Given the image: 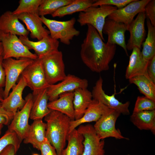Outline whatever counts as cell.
Here are the masks:
<instances>
[{
	"label": "cell",
	"mask_w": 155,
	"mask_h": 155,
	"mask_svg": "<svg viewBox=\"0 0 155 155\" xmlns=\"http://www.w3.org/2000/svg\"><path fill=\"white\" fill-rule=\"evenodd\" d=\"M87 25L86 36L81 45V59L93 72L107 71L115 55L116 45L105 43L97 30L91 25Z\"/></svg>",
	"instance_id": "obj_1"
},
{
	"label": "cell",
	"mask_w": 155,
	"mask_h": 155,
	"mask_svg": "<svg viewBox=\"0 0 155 155\" xmlns=\"http://www.w3.org/2000/svg\"><path fill=\"white\" fill-rule=\"evenodd\" d=\"M44 118L46 122V137L55 148L57 155H61L69 133L72 120L65 114L53 110Z\"/></svg>",
	"instance_id": "obj_2"
},
{
	"label": "cell",
	"mask_w": 155,
	"mask_h": 155,
	"mask_svg": "<svg viewBox=\"0 0 155 155\" xmlns=\"http://www.w3.org/2000/svg\"><path fill=\"white\" fill-rule=\"evenodd\" d=\"M117 9L116 7L111 5H103L98 7L91 6L80 12L77 20L82 26L87 25L92 26L104 41L102 29L106 18Z\"/></svg>",
	"instance_id": "obj_3"
},
{
	"label": "cell",
	"mask_w": 155,
	"mask_h": 155,
	"mask_svg": "<svg viewBox=\"0 0 155 155\" xmlns=\"http://www.w3.org/2000/svg\"><path fill=\"white\" fill-rule=\"evenodd\" d=\"M42 21L49 29L50 36L65 45H69L70 41L78 36L80 32L74 27L75 18L73 17L65 21H59L40 17Z\"/></svg>",
	"instance_id": "obj_4"
},
{
	"label": "cell",
	"mask_w": 155,
	"mask_h": 155,
	"mask_svg": "<svg viewBox=\"0 0 155 155\" xmlns=\"http://www.w3.org/2000/svg\"><path fill=\"white\" fill-rule=\"evenodd\" d=\"M38 58L41 61L46 81L49 85L55 84L65 78L67 75L61 51H55Z\"/></svg>",
	"instance_id": "obj_5"
},
{
	"label": "cell",
	"mask_w": 155,
	"mask_h": 155,
	"mask_svg": "<svg viewBox=\"0 0 155 155\" xmlns=\"http://www.w3.org/2000/svg\"><path fill=\"white\" fill-rule=\"evenodd\" d=\"M0 42L3 47V59L26 58L34 60L38 58L37 55L32 53L23 44L16 35L0 31Z\"/></svg>",
	"instance_id": "obj_6"
},
{
	"label": "cell",
	"mask_w": 155,
	"mask_h": 155,
	"mask_svg": "<svg viewBox=\"0 0 155 155\" xmlns=\"http://www.w3.org/2000/svg\"><path fill=\"white\" fill-rule=\"evenodd\" d=\"M34 60L26 58L18 59L9 58L3 59L2 65L5 77L4 89V99L8 96L11 89L16 84L17 80L23 71Z\"/></svg>",
	"instance_id": "obj_7"
},
{
	"label": "cell",
	"mask_w": 155,
	"mask_h": 155,
	"mask_svg": "<svg viewBox=\"0 0 155 155\" xmlns=\"http://www.w3.org/2000/svg\"><path fill=\"white\" fill-rule=\"evenodd\" d=\"M121 114L118 111L109 108L96 122L93 127L100 139L104 140L109 137L118 139H129L123 136L120 131L115 127L116 121Z\"/></svg>",
	"instance_id": "obj_8"
},
{
	"label": "cell",
	"mask_w": 155,
	"mask_h": 155,
	"mask_svg": "<svg viewBox=\"0 0 155 155\" xmlns=\"http://www.w3.org/2000/svg\"><path fill=\"white\" fill-rule=\"evenodd\" d=\"M21 75L27 86L32 91L33 95L47 88L49 85L46 81L41 61L38 58L34 60L25 69Z\"/></svg>",
	"instance_id": "obj_9"
},
{
	"label": "cell",
	"mask_w": 155,
	"mask_h": 155,
	"mask_svg": "<svg viewBox=\"0 0 155 155\" xmlns=\"http://www.w3.org/2000/svg\"><path fill=\"white\" fill-rule=\"evenodd\" d=\"M25 100L26 102L24 106L14 115L8 127V129L14 132L22 141L26 137L30 127L28 120L33 102L32 94H28Z\"/></svg>",
	"instance_id": "obj_10"
},
{
	"label": "cell",
	"mask_w": 155,
	"mask_h": 155,
	"mask_svg": "<svg viewBox=\"0 0 155 155\" xmlns=\"http://www.w3.org/2000/svg\"><path fill=\"white\" fill-rule=\"evenodd\" d=\"M88 82L74 75L69 74L59 83L49 85L47 88L49 100L52 101L57 99L61 94L74 92L79 88H87Z\"/></svg>",
	"instance_id": "obj_11"
},
{
	"label": "cell",
	"mask_w": 155,
	"mask_h": 155,
	"mask_svg": "<svg viewBox=\"0 0 155 155\" xmlns=\"http://www.w3.org/2000/svg\"><path fill=\"white\" fill-rule=\"evenodd\" d=\"M84 137V150L82 155H104V140L97 135L93 126L81 125L77 129Z\"/></svg>",
	"instance_id": "obj_12"
},
{
	"label": "cell",
	"mask_w": 155,
	"mask_h": 155,
	"mask_svg": "<svg viewBox=\"0 0 155 155\" xmlns=\"http://www.w3.org/2000/svg\"><path fill=\"white\" fill-rule=\"evenodd\" d=\"M103 80L100 76L93 87L92 92V98L98 101L108 108L115 110L123 115L130 114L129 106L130 102L127 101L123 103L115 97V94L111 95L107 94L102 88Z\"/></svg>",
	"instance_id": "obj_13"
},
{
	"label": "cell",
	"mask_w": 155,
	"mask_h": 155,
	"mask_svg": "<svg viewBox=\"0 0 155 155\" xmlns=\"http://www.w3.org/2000/svg\"><path fill=\"white\" fill-rule=\"evenodd\" d=\"M150 1L134 0L124 7L115 11L107 18L128 25L136 15L144 11L145 7Z\"/></svg>",
	"instance_id": "obj_14"
},
{
	"label": "cell",
	"mask_w": 155,
	"mask_h": 155,
	"mask_svg": "<svg viewBox=\"0 0 155 155\" xmlns=\"http://www.w3.org/2000/svg\"><path fill=\"white\" fill-rule=\"evenodd\" d=\"M127 29V25L107 18L103 28L102 33L108 36L107 42L120 46L128 55L125 38V33Z\"/></svg>",
	"instance_id": "obj_15"
},
{
	"label": "cell",
	"mask_w": 155,
	"mask_h": 155,
	"mask_svg": "<svg viewBox=\"0 0 155 155\" xmlns=\"http://www.w3.org/2000/svg\"><path fill=\"white\" fill-rule=\"evenodd\" d=\"M146 18L144 11L140 12L136 18L127 25V30L129 32L130 35L126 44L127 50H132L134 47L140 49L145 35Z\"/></svg>",
	"instance_id": "obj_16"
},
{
	"label": "cell",
	"mask_w": 155,
	"mask_h": 155,
	"mask_svg": "<svg viewBox=\"0 0 155 155\" xmlns=\"http://www.w3.org/2000/svg\"><path fill=\"white\" fill-rule=\"evenodd\" d=\"M19 38L23 44L29 50H34L35 54L39 58L51 53L58 50L59 41L53 38L49 35L36 42L30 40L28 36H19Z\"/></svg>",
	"instance_id": "obj_17"
},
{
	"label": "cell",
	"mask_w": 155,
	"mask_h": 155,
	"mask_svg": "<svg viewBox=\"0 0 155 155\" xmlns=\"http://www.w3.org/2000/svg\"><path fill=\"white\" fill-rule=\"evenodd\" d=\"M27 84L21 76L17 84L12 88V91L3 100L2 107L14 115L24 106L26 101L22 97L23 92Z\"/></svg>",
	"instance_id": "obj_18"
},
{
	"label": "cell",
	"mask_w": 155,
	"mask_h": 155,
	"mask_svg": "<svg viewBox=\"0 0 155 155\" xmlns=\"http://www.w3.org/2000/svg\"><path fill=\"white\" fill-rule=\"evenodd\" d=\"M17 15L26 25L31 38L39 40L49 35V31L43 27L40 17L37 13H26Z\"/></svg>",
	"instance_id": "obj_19"
},
{
	"label": "cell",
	"mask_w": 155,
	"mask_h": 155,
	"mask_svg": "<svg viewBox=\"0 0 155 155\" xmlns=\"http://www.w3.org/2000/svg\"><path fill=\"white\" fill-rule=\"evenodd\" d=\"M109 109L100 102L93 99L82 117L77 120L71 121L69 133L82 124L96 122Z\"/></svg>",
	"instance_id": "obj_20"
},
{
	"label": "cell",
	"mask_w": 155,
	"mask_h": 155,
	"mask_svg": "<svg viewBox=\"0 0 155 155\" xmlns=\"http://www.w3.org/2000/svg\"><path fill=\"white\" fill-rule=\"evenodd\" d=\"M0 31L20 36H28L30 33L20 22L17 16L7 11L0 16Z\"/></svg>",
	"instance_id": "obj_21"
},
{
	"label": "cell",
	"mask_w": 155,
	"mask_h": 155,
	"mask_svg": "<svg viewBox=\"0 0 155 155\" xmlns=\"http://www.w3.org/2000/svg\"><path fill=\"white\" fill-rule=\"evenodd\" d=\"M140 49L137 47L132 49L125 72V77L127 79L141 75L149 77L147 69L149 61L144 58Z\"/></svg>",
	"instance_id": "obj_22"
},
{
	"label": "cell",
	"mask_w": 155,
	"mask_h": 155,
	"mask_svg": "<svg viewBox=\"0 0 155 155\" xmlns=\"http://www.w3.org/2000/svg\"><path fill=\"white\" fill-rule=\"evenodd\" d=\"M46 123L43 122L42 119L34 120L23 140L24 143L30 144L33 147L39 150L40 146L46 138Z\"/></svg>",
	"instance_id": "obj_23"
},
{
	"label": "cell",
	"mask_w": 155,
	"mask_h": 155,
	"mask_svg": "<svg viewBox=\"0 0 155 155\" xmlns=\"http://www.w3.org/2000/svg\"><path fill=\"white\" fill-rule=\"evenodd\" d=\"M73 92H67L60 95L57 99L48 103L51 110L56 111L67 116L72 120L75 119L73 106Z\"/></svg>",
	"instance_id": "obj_24"
},
{
	"label": "cell",
	"mask_w": 155,
	"mask_h": 155,
	"mask_svg": "<svg viewBox=\"0 0 155 155\" xmlns=\"http://www.w3.org/2000/svg\"><path fill=\"white\" fill-rule=\"evenodd\" d=\"M33 102L30 119L33 120L44 117L51 111L48 107L49 98L47 88L43 89L33 95Z\"/></svg>",
	"instance_id": "obj_25"
},
{
	"label": "cell",
	"mask_w": 155,
	"mask_h": 155,
	"mask_svg": "<svg viewBox=\"0 0 155 155\" xmlns=\"http://www.w3.org/2000/svg\"><path fill=\"white\" fill-rule=\"evenodd\" d=\"M73 93L74 120H77L84 115L92 100V92L87 88H79L75 90Z\"/></svg>",
	"instance_id": "obj_26"
},
{
	"label": "cell",
	"mask_w": 155,
	"mask_h": 155,
	"mask_svg": "<svg viewBox=\"0 0 155 155\" xmlns=\"http://www.w3.org/2000/svg\"><path fill=\"white\" fill-rule=\"evenodd\" d=\"M130 120L138 129L150 130L155 134V110L133 112Z\"/></svg>",
	"instance_id": "obj_27"
},
{
	"label": "cell",
	"mask_w": 155,
	"mask_h": 155,
	"mask_svg": "<svg viewBox=\"0 0 155 155\" xmlns=\"http://www.w3.org/2000/svg\"><path fill=\"white\" fill-rule=\"evenodd\" d=\"M84 137L76 129L71 131L67 139L68 144L61 155H82L84 150Z\"/></svg>",
	"instance_id": "obj_28"
},
{
	"label": "cell",
	"mask_w": 155,
	"mask_h": 155,
	"mask_svg": "<svg viewBox=\"0 0 155 155\" xmlns=\"http://www.w3.org/2000/svg\"><path fill=\"white\" fill-rule=\"evenodd\" d=\"M95 0H73L70 3L60 8L51 14L53 17L62 18L74 13L83 11L92 6Z\"/></svg>",
	"instance_id": "obj_29"
},
{
	"label": "cell",
	"mask_w": 155,
	"mask_h": 155,
	"mask_svg": "<svg viewBox=\"0 0 155 155\" xmlns=\"http://www.w3.org/2000/svg\"><path fill=\"white\" fill-rule=\"evenodd\" d=\"M128 80L130 84L136 85L140 92L145 96L155 101V84L149 77L141 75L135 76Z\"/></svg>",
	"instance_id": "obj_30"
},
{
	"label": "cell",
	"mask_w": 155,
	"mask_h": 155,
	"mask_svg": "<svg viewBox=\"0 0 155 155\" xmlns=\"http://www.w3.org/2000/svg\"><path fill=\"white\" fill-rule=\"evenodd\" d=\"M146 24L148 30L147 36L143 44L141 53L144 58L149 61L155 55V27L152 25L148 18Z\"/></svg>",
	"instance_id": "obj_31"
},
{
	"label": "cell",
	"mask_w": 155,
	"mask_h": 155,
	"mask_svg": "<svg viewBox=\"0 0 155 155\" xmlns=\"http://www.w3.org/2000/svg\"><path fill=\"white\" fill-rule=\"evenodd\" d=\"M73 0H43L38 11L40 16L52 14L61 7L71 3Z\"/></svg>",
	"instance_id": "obj_32"
},
{
	"label": "cell",
	"mask_w": 155,
	"mask_h": 155,
	"mask_svg": "<svg viewBox=\"0 0 155 155\" xmlns=\"http://www.w3.org/2000/svg\"><path fill=\"white\" fill-rule=\"evenodd\" d=\"M43 0H20L17 8L13 12L15 15L23 13H36Z\"/></svg>",
	"instance_id": "obj_33"
},
{
	"label": "cell",
	"mask_w": 155,
	"mask_h": 155,
	"mask_svg": "<svg viewBox=\"0 0 155 155\" xmlns=\"http://www.w3.org/2000/svg\"><path fill=\"white\" fill-rule=\"evenodd\" d=\"M22 140L14 131L7 129L0 138V153L7 146H14L16 152L19 149Z\"/></svg>",
	"instance_id": "obj_34"
},
{
	"label": "cell",
	"mask_w": 155,
	"mask_h": 155,
	"mask_svg": "<svg viewBox=\"0 0 155 155\" xmlns=\"http://www.w3.org/2000/svg\"><path fill=\"white\" fill-rule=\"evenodd\" d=\"M154 110H155V101L145 96L137 97L133 112Z\"/></svg>",
	"instance_id": "obj_35"
},
{
	"label": "cell",
	"mask_w": 155,
	"mask_h": 155,
	"mask_svg": "<svg viewBox=\"0 0 155 155\" xmlns=\"http://www.w3.org/2000/svg\"><path fill=\"white\" fill-rule=\"evenodd\" d=\"M134 0H96L92 6L97 7L103 5H111L116 7L117 9L121 8Z\"/></svg>",
	"instance_id": "obj_36"
},
{
	"label": "cell",
	"mask_w": 155,
	"mask_h": 155,
	"mask_svg": "<svg viewBox=\"0 0 155 155\" xmlns=\"http://www.w3.org/2000/svg\"><path fill=\"white\" fill-rule=\"evenodd\" d=\"M144 12L146 17L152 25L155 27V0H150L146 6Z\"/></svg>",
	"instance_id": "obj_37"
},
{
	"label": "cell",
	"mask_w": 155,
	"mask_h": 155,
	"mask_svg": "<svg viewBox=\"0 0 155 155\" xmlns=\"http://www.w3.org/2000/svg\"><path fill=\"white\" fill-rule=\"evenodd\" d=\"M41 155H57L55 148L46 138L39 148Z\"/></svg>",
	"instance_id": "obj_38"
},
{
	"label": "cell",
	"mask_w": 155,
	"mask_h": 155,
	"mask_svg": "<svg viewBox=\"0 0 155 155\" xmlns=\"http://www.w3.org/2000/svg\"><path fill=\"white\" fill-rule=\"evenodd\" d=\"M14 115L5 110L2 107L0 108V125H9L11 122Z\"/></svg>",
	"instance_id": "obj_39"
},
{
	"label": "cell",
	"mask_w": 155,
	"mask_h": 155,
	"mask_svg": "<svg viewBox=\"0 0 155 155\" xmlns=\"http://www.w3.org/2000/svg\"><path fill=\"white\" fill-rule=\"evenodd\" d=\"M147 71L149 78L155 84V55L149 61Z\"/></svg>",
	"instance_id": "obj_40"
},
{
	"label": "cell",
	"mask_w": 155,
	"mask_h": 155,
	"mask_svg": "<svg viewBox=\"0 0 155 155\" xmlns=\"http://www.w3.org/2000/svg\"><path fill=\"white\" fill-rule=\"evenodd\" d=\"M3 56L0 58V88H4L5 83V74L2 65Z\"/></svg>",
	"instance_id": "obj_41"
},
{
	"label": "cell",
	"mask_w": 155,
	"mask_h": 155,
	"mask_svg": "<svg viewBox=\"0 0 155 155\" xmlns=\"http://www.w3.org/2000/svg\"><path fill=\"white\" fill-rule=\"evenodd\" d=\"M17 152L14 146L9 145L0 153V155H15Z\"/></svg>",
	"instance_id": "obj_42"
},
{
	"label": "cell",
	"mask_w": 155,
	"mask_h": 155,
	"mask_svg": "<svg viewBox=\"0 0 155 155\" xmlns=\"http://www.w3.org/2000/svg\"><path fill=\"white\" fill-rule=\"evenodd\" d=\"M4 99V89L0 88V108L2 107Z\"/></svg>",
	"instance_id": "obj_43"
},
{
	"label": "cell",
	"mask_w": 155,
	"mask_h": 155,
	"mask_svg": "<svg viewBox=\"0 0 155 155\" xmlns=\"http://www.w3.org/2000/svg\"><path fill=\"white\" fill-rule=\"evenodd\" d=\"M3 49L2 44L1 42H0V58L3 56Z\"/></svg>",
	"instance_id": "obj_44"
},
{
	"label": "cell",
	"mask_w": 155,
	"mask_h": 155,
	"mask_svg": "<svg viewBox=\"0 0 155 155\" xmlns=\"http://www.w3.org/2000/svg\"><path fill=\"white\" fill-rule=\"evenodd\" d=\"M3 125H0V135L1 133L2 130L3 128Z\"/></svg>",
	"instance_id": "obj_45"
},
{
	"label": "cell",
	"mask_w": 155,
	"mask_h": 155,
	"mask_svg": "<svg viewBox=\"0 0 155 155\" xmlns=\"http://www.w3.org/2000/svg\"><path fill=\"white\" fill-rule=\"evenodd\" d=\"M32 155H40L37 154H33Z\"/></svg>",
	"instance_id": "obj_46"
},
{
	"label": "cell",
	"mask_w": 155,
	"mask_h": 155,
	"mask_svg": "<svg viewBox=\"0 0 155 155\" xmlns=\"http://www.w3.org/2000/svg\"></svg>",
	"instance_id": "obj_47"
}]
</instances>
